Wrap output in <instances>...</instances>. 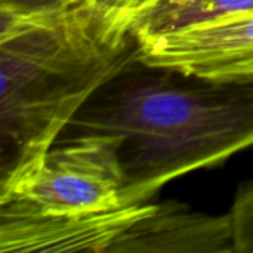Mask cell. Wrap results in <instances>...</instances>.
I'll return each instance as SVG.
<instances>
[{
    "mask_svg": "<svg viewBox=\"0 0 253 253\" xmlns=\"http://www.w3.org/2000/svg\"><path fill=\"white\" fill-rule=\"evenodd\" d=\"M138 58L133 28L83 0L0 4V190L34 168L87 101Z\"/></svg>",
    "mask_w": 253,
    "mask_h": 253,
    "instance_id": "cell-1",
    "label": "cell"
},
{
    "mask_svg": "<svg viewBox=\"0 0 253 253\" xmlns=\"http://www.w3.org/2000/svg\"><path fill=\"white\" fill-rule=\"evenodd\" d=\"M123 138V206L141 205L176 178L253 147V82L150 67L139 58L102 86L64 133Z\"/></svg>",
    "mask_w": 253,
    "mask_h": 253,
    "instance_id": "cell-2",
    "label": "cell"
},
{
    "mask_svg": "<svg viewBox=\"0 0 253 253\" xmlns=\"http://www.w3.org/2000/svg\"><path fill=\"white\" fill-rule=\"evenodd\" d=\"M123 138L107 133L65 136L9 187L0 202L21 200L46 213L84 215L123 208Z\"/></svg>",
    "mask_w": 253,
    "mask_h": 253,
    "instance_id": "cell-3",
    "label": "cell"
},
{
    "mask_svg": "<svg viewBox=\"0 0 253 253\" xmlns=\"http://www.w3.org/2000/svg\"><path fill=\"white\" fill-rule=\"evenodd\" d=\"M148 203L108 212L46 213L21 200L0 202V253H110Z\"/></svg>",
    "mask_w": 253,
    "mask_h": 253,
    "instance_id": "cell-4",
    "label": "cell"
},
{
    "mask_svg": "<svg viewBox=\"0 0 253 253\" xmlns=\"http://www.w3.org/2000/svg\"><path fill=\"white\" fill-rule=\"evenodd\" d=\"M139 61L206 79L253 82V12L141 40Z\"/></svg>",
    "mask_w": 253,
    "mask_h": 253,
    "instance_id": "cell-5",
    "label": "cell"
},
{
    "mask_svg": "<svg viewBox=\"0 0 253 253\" xmlns=\"http://www.w3.org/2000/svg\"><path fill=\"white\" fill-rule=\"evenodd\" d=\"M110 253H236L231 216L197 212L179 202L150 205Z\"/></svg>",
    "mask_w": 253,
    "mask_h": 253,
    "instance_id": "cell-6",
    "label": "cell"
},
{
    "mask_svg": "<svg viewBox=\"0 0 253 253\" xmlns=\"http://www.w3.org/2000/svg\"><path fill=\"white\" fill-rule=\"evenodd\" d=\"M249 12L253 0H159L139 18L133 31L141 42Z\"/></svg>",
    "mask_w": 253,
    "mask_h": 253,
    "instance_id": "cell-7",
    "label": "cell"
},
{
    "mask_svg": "<svg viewBox=\"0 0 253 253\" xmlns=\"http://www.w3.org/2000/svg\"><path fill=\"white\" fill-rule=\"evenodd\" d=\"M228 213L236 253H253V178L239 187Z\"/></svg>",
    "mask_w": 253,
    "mask_h": 253,
    "instance_id": "cell-8",
    "label": "cell"
},
{
    "mask_svg": "<svg viewBox=\"0 0 253 253\" xmlns=\"http://www.w3.org/2000/svg\"><path fill=\"white\" fill-rule=\"evenodd\" d=\"M98 12L111 16L135 30L136 22L159 0H83Z\"/></svg>",
    "mask_w": 253,
    "mask_h": 253,
    "instance_id": "cell-9",
    "label": "cell"
},
{
    "mask_svg": "<svg viewBox=\"0 0 253 253\" xmlns=\"http://www.w3.org/2000/svg\"><path fill=\"white\" fill-rule=\"evenodd\" d=\"M62 0H0V4L13 6L18 9H40L61 4Z\"/></svg>",
    "mask_w": 253,
    "mask_h": 253,
    "instance_id": "cell-10",
    "label": "cell"
},
{
    "mask_svg": "<svg viewBox=\"0 0 253 253\" xmlns=\"http://www.w3.org/2000/svg\"><path fill=\"white\" fill-rule=\"evenodd\" d=\"M73 1H77V0H62V3H73Z\"/></svg>",
    "mask_w": 253,
    "mask_h": 253,
    "instance_id": "cell-11",
    "label": "cell"
}]
</instances>
